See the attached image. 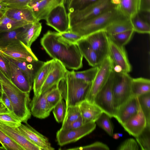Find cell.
Returning a JSON list of instances; mask_svg holds the SVG:
<instances>
[{"label": "cell", "mask_w": 150, "mask_h": 150, "mask_svg": "<svg viewBox=\"0 0 150 150\" xmlns=\"http://www.w3.org/2000/svg\"><path fill=\"white\" fill-rule=\"evenodd\" d=\"M40 43L50 57L59 61L66 67L78 70L82 67L83 57L77 44L67 41L58 32L48 31L41 38Z\"/></svg>", "instance_id": "obj_1"}, {"label": "cell", "mask_w": 150, "mask_h": 150, "mask_svg": "<svg viewBox=\"0 0 150 150\" xmlns=\"http://www.w3.org/2000/svg\"><path fill=\"white\" fill-rule=\"evenodd\" d=\"M0 80L3 91L11 102L14 114L22 122L27 123L31 115L30 93L19 89L5 76L0 69Z\"/></svg>", "instance_id": "obj_2"}, {"label": "cell", "mask_w": 150, "mask_h": 150, "mask_svg": "<svg viewBox=\"0 0 150 150\" xmlns=\"http://www.w3.org/2000/svg\"><path fill=\"white\" fill-rule=\"evenodd\" d=\"M74 71L67 70L65 76L58 83V88L67 108L70 106L77 105L85 100L91 83L76 78Z\"/></svg>", "instance_id": "obj_3"}, {"label": "cell", "mask_w": 150, "mask_h": 150, "mask_svg": "<svg viewBox=\"0 0 150 150\" xmlns=\"http://www.w3.org/2000/svg\"><path fill=\"white\" fill-rule=\"evenodd\" d=\"M124 16L115 8L110 9L89 19L80 22L70 27L69 30L83 38L105 28L111 23Z\"/></svg>", "instance_id": "obj_4"}, {"label": "cell", "mask_w": 150, "mask_h": 150, "mask_svg": "<svg viewBox=\"0 0 150 150\" xmlns=\"http://www.w3.org/2000/svg\"><path fill=\"white\" fill-rule=\"evenodd\" d=\"M128 74L117 72L113 69L111 74L112 88L115 111L118 107L132 97L131 86L132 78Z\"/></svg>", "instance_id": "obj_5"}, {"label": "cell", "mask_w": 150, "mask_h": 150, "mask_svg": "<svg viewBox=\"0 0 150 150\" xmlns=\"http://www.w3.org/2000/svg\"><path fill=\"white\" fill-rule=\"evenodd\" d=\"M111 0H98L81 9L68 12L70 27L115 8Z\"/></svg>", "instance_id": "obj_6"}, {"label": "cell", "mask_w": 150, "mask_h": 150, "mask_svg": "<svg viewBox=\"0 0 150 150\" xmlns=\"http://www.w3.org/2000/svg\"><path fill=\"white\" fill-rule=\"evenodd\" d=\"M113 68V62L108 55L98 67L97 72L91 83L85 100L93 103L96 95L108 81Z\"/></svg>", "instance_id": "obj_7"}, {"label": "cell", "mask_w": 150, "mask_h": 150, "mask_svg": "<svg viewBox=\"0 0 150 150\" xmlns=\"http://www.w3.org/2000/svg\"><path fill=\"white\" fill-rule=\"evenodd\" d=\"M96 126V122H90L74 129H60L56 133L58 144L63 146L75 142L92 132L95 129Z\"/></svg>", "instance_id": "obj_8"}, {"label": "cell", "mask_w": 150, "mask_h": 150, "mask_svg": "<svg viewBox=\"0 0 150 150\" xmlns=\"http://www.w3.org/2000/svg\"><path fill=\"white\" fill-rule=\"evenodd\" d=\"M111 74L106 83L96 95L93 101L110 118L114 117L115 112L112 88Z\"/></svg>", "instance_id": "obj_9"}, {"label": "cell", "mask_w": 150, "mask_h": 150, "mask_svg": "<svg viewBox=\"0 0 150 150\" xmlns=\"http://www.w3.org/2000/svg\"><path fill=\"white\" fill-rule=\"evenodd\" d=\"M45 20L47 25L58 33L69 30V21L65 4L59 5L54 8L49 13Z\"/></svg>", "instance_id": "obj_10"}, {"label": "cell", "mask_w": 150, "mask_h": 150, "mask_svg": "<svg viewBox=\"0 0 150 150\" xmlns=\"http://www.w3.org/2000/svg\"><path fill=\"white\" fill-rule=\"evenodd\" d=\"M108 38V55L113 62V68L117 70L128 73L132 68L124 47L117 44Z\"/></svg>", "instance_id": "obj_11"}, {"label": "cell", "mask_w": 150, "mask_h": 150, "mask_svg": "<svg viewBox=\"0 0 150 150\" xmlns=\"http://www.w3.org/2000/svg\"><path fill=\"white\" fill-rule=\"evenodd\" d=\"M0 52L24 62H32L38 60L30 47L20 40L13 42L7 46L0 49Z\"/></svg>", "instance_id": "obj_12"}, {"label": "cell", "mask_w": 150, "mask_h": 150, "mask_svg": "<svg viewBox=\"0 0 150 150\" xmlns=\"http://www.w3.org/2000/svg\"><path fill=\"white\" fill-rule=\"evenodd\" d=\"M84 38L103 59L108 55L109 38L104 30L94 32Z\"/></svg>", "instance_id": "obj_13"}, {"label": "cell", "mask_w": 150, "mask_h": 150, "mask_svg": "<svg viewBox=\"0 0 150 150\" xmlns=\"http://www.w3.org/2000/svg\"><path fill=\"white\" fill-rule=\"evenodd\" d=\"M140 109L137 97H132L116 109L114 117L122 126L137 114Z\"/></svg>", "instance_id": "obj_14"}, {"label": "cell", "mask_w": 150, "mask_h": 150, "mask_svg": "<svg viewBox=\"0 0 150 150\" xmlns=\"http://www.w3.org/2000/svg\"><path fill=\"white\" fill-rule=\"evenodd\" d=\"M18 130L28 139L39 147L42 150H53L48 139L29 125L21 123L17 127Z\"/></svg>", "instance_id": "obj_15"}, {"label": "cell", "mask_w": 150, "mask_h": 150, "mask_svg": "<svg viewBox=\"0 0 150 150\" xmlns=\"http://www.w3.org/2000/svg\"><path fill=\"white\" fill-rule=\"evenodd\" d=\"M67 70L61 62L54 59L52 66L42 87L40 94L58 83L65 76Z\"/></svg>", "instance_id": "obj_16"}, {"label": "cell", "mask_w": 150, "mask_h": 150, "mask_svg": "<svg viewBox=\"0 0 150 150\" xmlns=\"http://www.w3.org/2000/svg\"><path fill=\"white\" fill-rule=\"evenodd\" d=\"M0 129L21 146L24 150H42L23 134L17 127L9 126L0 121Z\"/></svg>", "instance_id": "obj_17"}, {"label": "cell", "mask_w": 150, "mask_h": 150, "mask_svg": "<svg viewBox=\"0 0 150 150\" xmlns=\"http://www.w3.org/2000/svg\"><path fill=\"white\" fill-rule=\"evenodd\" d=\"M0 53L5 58L14 64L23 71L32 85L35 76L45 62L39 60L32 62L23 61L13 58L2 53Z\"/></svg>", "instance_id": "obj_18"}, {"label": "cell", "mask_w": 150, "mask_h": 150, "mask_svg": "<svg viewBox=\"0 0 150 150\" xmlns=\"http://www.w3.org/2000/svg\"><path fill=\"white\" fill-rule=\"evenodd\" d=\"M49 89L40 95L34 96L30 103L31 114L33 116L44 119L50 115L51 111L48 108L46 99Z\"/></svg>", "instance_id": "obj_19"}, {"label": "cell", "mask_w": 150, "mask_h": 150, "mask_svg": "<svg viewBox=\"0 0 150 150\" xmlns=\"http://www.w3.org/2000/svg\"><path fill=\"white\" fill-rule=\"evenodd\" d=\"M5 59L10 69L11 81L22 91L30 93L32 85L30 83L26 75L14 64Z\"/></svg>", "instance_id": "obj_20"}, {"label": "cell", "mask_w": 150, "mask_h": 150, "mask_svg": "<svg viewBox=\"0 0 150 150\" xmlns=\"http://www.w3.org/2000/svg\"><path fill=\"white\" fill-rule=\"evenodd\" d=\"M83 124L90 122H95L103 112L93 103L85 100L78 105Z\"/></svg>", "instance_id": "obj_21"}, {"label": "cell", "mask_w": 150, "mask_h": 150, "mask_svg": "<svg viewBox=\"0 0 150 150\" xmlns=\"http://www.w3.org/2000/svg\"><path fill=\"white\" fill-rule=\"evenodd\" d=\"M122 126L129 134L135 137L139 135L146 126V119L141 109L137 114L127 120Z\"/></svg>", "instance_id": "obj_22"}, {"label": "cell", "mask_w": 150, "mask_h": 150, "mask_svg": "<svg viewBox=\"0 0 150 150\" xmlns=\"http://www.w3.org/2000/svg\"><path fill=\"white\" fill-rule=\"evenodd\" d=\"M66 0H42L30 8L38 21L45 20L49 13L54 8L62 4H65Z\"/></svg>", "instance_id": "obj_23"}, {"label": "cell", "mask_w": 150, "mask_h": 150, "mask_svg": "<svg viewBox=\"0 0 150 150\" xmlns=\"http://www.w3.org/2000/svg\"><path fill=\"white\" fill-rule=\"evenodd\" d=\"M77 45L83 57L92 67H98L103 59H101L84 38L79 40Z\"/></svg>", "instance_id": "obj_24"}, {"label": "cell", "mask_w": 150, "mask_h": 150, "mask_svg": "<svg viewBox=\"0 0 150 150\" xmlns=\"http://www.w3.org/2000/svg\"><path fill=\"white\" fill-rule=\"evenodd\" d=\"M42 29V24L39 21L27 24L25 25L21 41L27 46L30 47L32 43L39 36Z\"/></svg>", "instance_id": "obj_25"}, {"label": "cell", "mask_w": 150, "mask_h": 150, "mask_svg": "<svg viewBox=\"0 0 150 150\" xmlns=\"http://www.w3.org/2000/svg\"><path fill=\"white\" fill-rule=\"evenodd\" d=\"M5 15L15 21L33 23L38 21L31 10L28 7L9 8L5 11Z\"/></svg>", "instance_id": "obj_26"}, {"label": "cell", "mask_w": 150, "mask_h": 150, "mask_svg": "<svg viewBox=\"0 0 150 150\" xmlns=\"http://www.w3.org/2000/svg\"><path fill=\"white\" fill-rule=\"evenodd\" d=\"M140 0H118L115 8L124 17L130 18L138 13Z\"/></svg>", "instance_id": "obj_27"}, {"label": "cell", "mask_w": 150, "mask_h": 150, "mask_svg": "<svg viewBox=\"0 0 150 150\" xmlns=\"http://www.w3.org/2000/svg\"><path fill=\"white\" fill-rule=\"evenodd\" d=\"M54 60L53 59L45 62L35 76L33 83L34 96L40 94L42 87L52 66Z\"/></svg>", "instance_id": "obj_28"}, {"label": "cell", "mask_w": 150, "mask_h": 150, "mask_svg": "<svg viewBox=\"0 0 150 150\" xmlns=\"http://www.w3.org/2000/svg\"><path fill=\"white\" fill-rule=\"evenodd\" d=\"M132 29L130 19L123 16L112 22L104 30L108 35H110Z\"/></svg>", "instance_id": "obj_29"}, {"label": "cell", "mask_w": 150, "mask_h": 150, "mask_svg": "<svg viewBox=\"0 0 150 150\" xmlns=\"http://www.w3.org/2000/svg\"><path fill=\"white\" fill-rule=\"evenodd\" d=\"M25 25L11 30L0 32V49L15 41H21Z\"/></svg>", "instance_id": "obj_30"}, {"label": "cell", "mask_w": 150, "mask_h": 150, "mask_svg": "<svg viewBox=\"0 0 150 150\" xmlns=\"http://www.w3.org/2000/svg\"><path fill=\"white\" fill-rule=\"evenodd\" d=\"M131 88L132 97H137L150 92V80L143 77L132 78Z\"/></svg>", "instance_id": "obj_31"}, {"label": "cell", "mask_w": 150, "mask_h": 150, "mask_svg": "<svg viewBox=\"0 0 150 150\" xmlns=\"http://www.w3.org/2000/svg\"><path fill=\"white\" fill-rule=\"evenodd\" d=\"M134 31L139 33L149 34L150 24L143 20L138 13L130 18Z\"/></svg>", "instance_id": "obj_32"}, {"label": "cell", "mask_w": 150, "mask_h": 150, "mask_svg": "<svg viewBox=\"0 0 150 150\" xmlns=\"http://www.w3.org/2000/svg\"><path fill=\"white\" fill-rule=\"evenodd\" d=\"M29 23H30L15 21L5 15L0 19V32L13 30L23 27Z\"/></svg>", "instance_id": "obj_33"}, {"label": "cell", "mask_w": 150, "mask_h": 150, "mask_svg": "<svg viewBox=\"0 0 150 150\" xmlns=\"http://www.w3.org/2000/svg\"><path fill=\"white\" fill-rule=\"evenodd\" d=\"M140 109L146 122V126H150V92L137 97Z\"/></svg>", "instance_id": "obj_34"}, {"label": "cell", "mask_w": 150, "mask_h": 150, "mask_svg": "<svg viewBox=\"0 0 150 150\" xmlns=\"http://www.w3.org/2000/svg\"><path fill=\"white\" fill-rule=\"evenodd\" d=\"M58 83L50 88L46 96L47 105L51 111L55 106L63 98L58 88Z\"/></svg>", "instance_id": "obj_35"}, {"label": "cell", "mask_w": 150, "mask_h": 150, "mask_svg": "<svg viewBox=\"0 0 150 150\" xmlns=\"http://www.w3.org/2000/svg\"><path fill=\"white\" fill-rule=\"evenodd\" d=\"M134 32V30L132 29L115 34L108 35V37L116 44L124 47L131 40Z\"/></svg>", "instance_id": "obj_36"}, {"label": "cell", "mask_w": 150, "mask_h": 150, "mask_svg": "<svg viewBox=\"0 0 150 150\" xmlns=\"http://www.w3.org/2000/svg\"><path fill=\"white\" fill-rule=\"evenodd\" d=\"M0 143L6 150H24L19 144L0 129Z\"/></svg>", "instance_id": "obj_37"}, {"label": "cell", "mask_w": 150, "mask_h": 150, "mask_svg": "<svg viewBox=\"0 0 150 150\" xmlns=\"http://www.w3.org/2000/svg\"><path fill=\"white\" fill-rule=\"evenodd\" d=\"M111 118L108 115L103 112L95 122L110 136H112L114 127L110 120Z\"/></svg>", "instance_id": "obj_38"}, {"label": "cell", "mask_w": 150, "mask_h": 150, "mask_svg": "<svg viewBox=\"0 0 150 150\" xmlns=\"http://www.w3.org/2000/svg\"><path fill=\"white\" fill-rule=\"evenodd\" d=\"M135 138L142 150H150V126H146Z\"/></svg>", "instance_id": "obj_39"}, {"label": "cell", "mask_w": 150, "mask_h": 150, "mask_svg": "<svg viewBox=\"0 0 150 150\" xmlns=\"http://www.w3.org/2000/svg\"><path fill=\"white\" fill-rule=\"evenodd\" d=\"M98 69V67H92L89 69L79 71H74L75 77L78 79L88 83H91Z\"/></svg>", "instance_id": "obj_40"}, {"label": "cell", "mask_w": 150, "mask_h": 150, "mask_svg": "<svg viewBox=\"0 0 150 150\" xmlns=\"http://www.w3.org/2000/svg\"><path fill=\"white\" fill-rule=\"evenodd\" d=\"M81 116L78 105L69 106L67 108L65 118L62 122V125L72 122Z\"/></svg>", "instance_id": "obj_41"}, {"label": "cell", "mask_w": 150, "mask_h": 150, "mask_svg": "<svg viewBox=\"0 0 150 150\" xmlns=\"http://www.w3.org/2000/svg\"><path fill=\"white\" fill-rule=\"evenodd\" d=\"M53 110V113L56 121L59 123L62 122L67 110L66 103L63 98L55 106Z\"/></svg>", "instance_id": "obj_42"}, {"label": "cell", "mask_w": 150, "mask_h": 150, "mask_svg": "<svg viewBox=\"0 0 150 150\" xmlns=\"http://www.w3.org/2000/svg\"><path fill=\"white\" fill-rule=\"evenodd\" d=\"M0 121L15 127H17L22 122L14 113L11 112L0 113Z\"/></svg>", "instance_id": "obj_43"}, {"label": "cell", "mask_w": 150, "mask_h": 150, "mask_svg": "<svg viewBox=\"0 0 150 150\" xmlns=\"http://www.w3.org/2000/svg\"><path fill=\"white\" fill-rule=\"evenodd\" d=\"M97 0H72L67 9L68 12L81 9Z\"/></svg>", "instance_id": "obj_44"}, {"label": "cell", "mask_w": 150, "mask_h": 150, "mask_svg": "<svg viewBox=\"0 0 150 150\" xmlns=\"http://www.w3.org/2000/svg\"><path fill=\"white\" fill-rule=\"evenodd\" d=\"M69 150H109V147L106 144L100 142H96L90 144Z\"/></svg>", "instance_id": "obj_45"}, {"label": "cell", "mask_w": 150, "mask_h": 150, "mask_svg": "<svg viewBox=\"0 0 150 150\" xmlns=\"http://www.w3.org/2000/svg\"><path fill=\"white\" fill-rule=\"evenodd\" d=\"M59 33L62 38L68 42L72 44H77V42L83 38L79 35L70 30Z\"/></svg>", "instance_id": "obj_46"}, {"label": "cell", "mask_w": 150, "mask_h": 150, "mask_svg": "<svg viewBox=\"0 0 150 150\" xmlns=\"http://www.w3.org/2000/svg\"><path fill=\"white\" fill-rule=\"evenodd\" d=\"M139 147L137 141L133 138L128 139L117 147L118 150H138Z\"/></svg>", "instance_id": "obj_47"}, {"label": "cell", "mask_w": 150, "mask_h": 150, "mask_svg": "<svg viewBox=\"0 0 150 150\" xmlns=\"http://www.w3.org/2000/svg\"><path fill=\"white\" fill-rule=\"evenodd\" d=\"M32 0H6L2 1L9 8L27 7L28 4Z\"/></svg>", "instance_id": "obj_48"}, {"label": "cell", "mask_w": 150, "mask_h": 150, "mask_svg": "<svg viewBox=\"0 0 150 150\" xmlns=\"http://www.w3.org/2000/svg\"><path fill=\"white\" fill-rule=\"evenodd\" d=\"M0 69L5 76L11 80V72L9 67L6 60L0 53Z\"/></svg>", "instance_id": "obj_49"}, {"label": "cell", "mask_w": 150, "mask_h": 150, "mask_svg": "<svg viewBox=\"0 0 150 150\" xmlns=\"http://www.w3.org/2000/svg\"><path fill=\"white\" fill-rule=\"evenodd\" d=\"M81 116L76 120L68 124L62 125L60 129H70L79 128L83 125Z\"/></svg>", "instance_id": "obj_50"}, {"label": "cell", "mask_w": 150, "mask_h": 150, "mask_svg": "<svg viewBox=\"0 0 150 150\" xmlns=\"http://www.w3.org/2000/svg\"><path fill=\"white\" fill-rule=\"evenodd\" d=\"M2 100L9 111L13 113V110L11 102L6 94L3 91L1 95Z\"/></svg>", "instance_id": "obj_51"}, {"label": "cell", "mask_w": 150, "mask_h": 150, "mask_svg": "<svg viewBox=\"0 0 150 150\" xmlns=\"http://www.w3.org/2000/svg\"><path fill=\"white\" fill-rule=\"evenodd\" d=\"M140 11H150V0H140Z\"/></svg>", "instance_id": "obj_52"}, {"label": "cell", "mask_w": 150, "mask_h": 150, "mask_svg": "<svg viewBox=\"0 0 150 150\" xmlns=\"http://www.w3.org/2000/svg\"><path fill=\"white\" fill-rule=\"evenodd\" d=\"M138 14L143 20L150 24V11H140L139 12Z\"/></svg>", "instance_id": "obj_53"}, {"label": "cell", "mask_w": 150, "mask_h": 150, "mask_svg": "<svg viewBox=\"0 0 150 150\" xmlns=\"http://www.w3.org/2000/svg\"><path fill=\"white\" fill-rule=\"evenodd\" d=\"M10 112L2 101L0 96V113Z\"/></svg>", "instance_id": "obj_54"}, {"label": "cell", "mask_w": 150, "mask_h": 150, "mask_svg": "<svg viewBox=\"0 0 150 150\" xmlns=\"http://www.w3.org/2000/svg\"><path fill=\"white\" fill-rule=\"evenodd\" d=\"M8 7L6 4L2 1H0V11L5 12L7 10Z\"/></svg>", "instance_id": "obj_55"}, {"label": "cell", "mask_w": 150, "mask_h": 150, "mask_svg": "<svg viewBox=\"0 0 150 150\" xmlns=\"http://www.w3.org/2000/svg\"><path fill=\"white\" fill-rule=\"evenodd\" d=\"M42 0H32L28 4L27 7L30 8L34 5L38 4Z\"/></svg>", "instance_id": "obj_56"}, {"label": "cell", "mask_w": 150, "mask_h": 150, "mask_svg": "<svg viewBox=\"0 0 150 150\" xmlns=\"http://www.w3.org/2000/svg\"><path fill=\"white\" fill-rule=\"evenodd\" d=\"M122 136V133H116L114 134H113L112 137L114 139H117Z\"/></svg>", "instance_id": "obj_57"}, {"label": "cell", "mask_w": 150, "mask_h": 150, "mask_svg": "<svg viewBox=\"0 0 150 150\" xmlns=\"http://www.w3.org/2000/svg\"><path fill=\"white\" fill-rule=\"evenodd\" d=\"M72 0H66L65 5H66V9H67L69 6Z\"/></svg>", "instance_id": "obj_58"}, {"label": "cell", "mask_w": 150, "mask_h": 150, "mask_svg": "<svg viewBox=\"0 0 150 150\" xmlns=\"http://www.w3.org/2000/svg\"><path fill=\"white\" fill-rule=\"evenodd\" d=\"M5 11H0V19L3 18L5 15Z\"/></svg>", "instance_id": "obj_59"}, {"label": "cell", "mask_w": 150, "mask_h": 150, "mask_svg": "<svg viewBox=\"0 0 150 150\" xmlns=\"http://www.w3.org/2000/svg\"><path fill=\"white\" fill-rule=\"evenodd\" d=\"M3 91V89L2 88V86L1 85V82L0 80V96H1V93Z\"/></svg>", "instance_id": "obj_60"}, {"label": "cell", "mask_w": 150, "mask_h": 150, "mask_svg": "<svg viewBox=\"0 0 150 150\" xmlns=\"http://www.w3.org/2000/svg\"><path fill=\"white\" fill-rule=\"evenodd\" d=\"M5 150V149L2 146H0V150Z\"/></svg>", "instance_id": "obj_61"}, {"label": "cell", "mask_w": 150, "mask_h": 150, "mask_svg": "<svg viewBox=\"0 0 150 150\" xmlns=\"http://www.w3.org/2000/svg\"><path fill=\"white\" fill-rule=\"evenodd\" d=\"M5 0H0V1H5Z\"/></svg>", "instance_id": "obj_62"}]
</instances>
